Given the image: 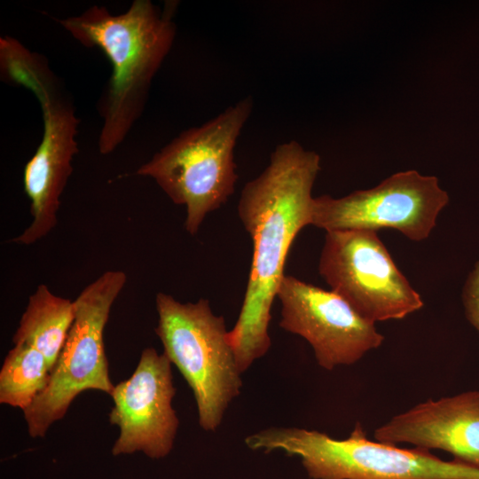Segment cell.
<instances>
[{
    "mask_svg": "<svg viewBox=\"0 0 479 479\" xmlns=\"http://www.w3.org/2000/svg\"><path fill=\"white\" fill-rule=\"evenodd\" d=\"M320 157L296 141L278 145L267 168L244 186L239 217L253 242L243 303L229 339L241 373L271 347V310L284 275L289 249L311 222L312 188Z\"/></svg>",
    "mask_w": 479,
    "mask_h": 479,
    "instance_id": "6da1fadb",
    "label": "cell"
},
{
    "mask_svg": "<svg viewBox=\"0 0 479 479\" xmlns=\"http://www.w3.org/2000/svg\"><path fill=\"white\" fill-rule=\"evenodd\" d=\"M177 6L168 2L161 10L149 0H135L117 15L92 5L79 15L56 20L81 44L99 49L111 64L98 103L101 154L113 153L141 116L153 78L175 39Z\"/></svg>",
    "mask_w": 479,
    "mask_h": 479,
    "instance_id": "7a4b0ae2",
    "label": "cell"
},
{
    "mask_svg": "<svg viewBox=\"0 0 479 479\" xmlns=\"http://www.w3.org/2000/svg\"><path fill=\"white\" fill-rule=\"evenodd\" d=\"M252 106L251 98H245L206 123L181 132L135 172L153 178L173 203L185 207V228L191 235L234 192L233 150Z\"/></svg>",
    "mask_w": 479,
    "mask_h": 479,
    "instance_id": "3957f363",
    "label": "cell"
},
{
    "mask_svg": "<svg viewBox=\"0 0 479 479\" xmlns=\"http://www.w3.org/2000/svg\"><path fill=\"white\" fill-rule=\"evenodd\" d=\"M245 443L253 450L300 457L312 479H479V468L444 460L430 451L372 441L360 424L344 439L305 428H270Z\"/></svg>",
    "mask_w": 479,
    "mask_h": 479,
    "instance_id": "277c9868",
    "label": "cell"
},
{
    "mask_svg": "<svg viewBox=\"0 0 479 479\" xmlns=\"http://www.w3.org/2000/svg\"><path fill=\"white\" fill-rule=\"evenodd\" d=\"M155 302V333L163 353L192 389L200 426L214 431L242 386L224 318L214 314L209 302L203 298L181 302L160 292Z\"/></svg>",
    "mask_w": 479,
    "mask_h": 479,
    "instance_id": "5b68a950",
    "label": "cell"
},
{
    "mask_svg": "<svg viewBox=\"0 0 479 479\" xmlns=\"http://www.w3.org/2000/svg\"><path fill=\"white\" fill-rule=\"evenodd\" d=\"M127 282L122 271H107L74 301L75 318L47 387L23 411L31 437H43L85 390L111 395L104 331L111 309Z\"/></svg>",
    "mask_w": 479,
    "mask_h": 479,
    "instance_id": "8992f818",
    "label": "cell"
},
{
    "mask_svg": "<svg viewBox=\"0 0 479 479\" xmlns=\"http://www.w3.org/2000/svg\"><path fill=\"white\" fill-rule=\"evenodd\" d=\"M318 272L331 290L374 324L403 319L423 307L375 231L326 232Z\"/></svg>",
    "mask_w": 479,
    "mask_h": 479,
    "instance_id": "52a82bcc",
    "label": "cell"
},
{
    "mask_svg": "<svg viewBox=\"0 0 479 479\" xmlns=\"http://www.w3.org/2000/svg\"><path fill=\"white\" fill-rule=\"evenodd\" d=\"M448 202L436 177L409 169L343 197H314L310 225L326 232L388 228L421 241L429 237Z\"/></svg>",
    "mask_w": 479,
    "mask_h": 479,
    "instance_id": "ba28073f",
    "label": "cell"
},
{
    "mask_svg": "<svg viewBox=\"0 0 479 479\" xmlns=\"http://www.w3.org/2000/svg\"><path fill=\"white\" fill-rule=\"evenodd\" d=\"M277 297L280 327L304 338L324 369L352 365L384 341L374 323L331 289L285 275Z\"/></svg>",
    "mask_w": 479,
    "mask_h": 479,
    "instance_id": "9c48e42d",
    "label": "cell"
},
{
    "mask_svg": "<svg viewBox=\"0 0 479 479\" xmlns=\"http://www.w3.org/2000/svg\"><path fill=\"white\" fill-rule=\"evenodd\" d=\"M175 394L171 362L164 353L145 348L131 376L114 385L110 395L114 406L109 422L120 430L112 454L142 452L152 459L167 456L179 425L171 405Z\"/></svg>",
    "mask_w": 479,
    "mask_h": 479,
    "instance_id": "30bf717a",
    "label": "cell"
},
{
    "mask_svg": "<svg viewBox=\"0 0 479 479\" xmlns=\"http://www.w3.org/2000/svg\"><path fill=\"white\" fill-rule=\"evenodd\" d=\"M374 439L442 450L479 468V390L427 400L375 429Z\"/></svg>",
    "mask_w": 479,
    "mask_h": 479,
    "instance_id": "8fae6325",
    "label": "cell"
},
{
    "mask_svg": "<svg viewBox=\"0 0 479 479\" xmlns=\"http://www.w3.org/2000/svg\"><path fill=\"white\" fill-rule=\"evenodd\" d=\"M74 318V302L54 294L46 285L41 284L29 296L12 342L40 351L48 360L51 372Z\"/></svg>",
    "mask_w": 479,
    "mask_h": 479,
    "instance_id": "7c38bea8",
    "label": "cell"
},
{
    "mask_svg": "<svg viewBox=\"0 0 479 479\" xmlns=\"http://www.w3.org/2000/svg\"><path fill=\"white\" fill-rule=\"evenodd\" d=\"M50 378L48 360L40 351L14 344L0 371V403L24 411L44 390Z\"/></svg>",
    "mask_w": 479,
    "mask_h": 479,
    "instance_id": "4fadbf2b",
    "label": "cell"
},
{
    "mask_svg": "<svg viewBox=\"0 0 479 479\" xmlns=\"http://www.w3.org/2000/svg\"><path fill=\"white\" fill-rule=\"evenodd\" d=\"M462 302L467 319L479 332V259L465 282Z\"/></svg>",
    "mask_w": 479,
    "mask_h": 479,
    "instance_id": "5bb4252c",
    "label": "cell"
}]
</instances>
